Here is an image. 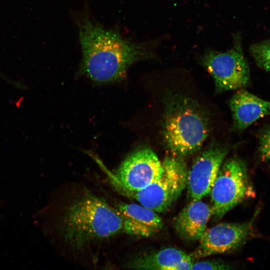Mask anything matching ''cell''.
<instances>
[{
  "label": "cell",
  "instance_id": "7a4b0ae2",
  "mask_svg": "<svg viewBox=\"0 0 270 270\" xmlns=\"http://www.w3.org/2000/svg\"><path fill=\"white\" fill-rule=\"evenodd\" d=\"M58 228L64 242L76 249L123 232L122 220L115 208L90 193L76 198L66 205Z\"/></svg>",
  "mask_w": 270,
  "mask_h": 270
},
{
  "label": "cell",
  "instance_id": "6da1fadb",
  "mask_svg": "<svg viewBox=\"0 0 270 270\" xmlns=\"http://www.w3.org/2000/svg\"><path fill=\"white\" fill-rule=\"evenodd\" d=\"M82 52L80 72L100 83L123 79L134 63L158 58L156 50L168 36L132 42L116 30L107 29L87 16L78 21Z\"/></svg>",
  "mask_w": 270,
  "mask_h": 270
},
{
  "label": "cell",
  "instance_id": "7c38bea8",
  "mask_svg": "<svg viewBox=\"0 0 270 270\" xmlns=\"http://www.w3.org/2000/svg\"><path fill=\"white\" fill-rule=\"evenodd\" d=\"M212 216L210 206L199 200H192L174 218L173 227L184 240H200Z\"/></svg>",
  "mask_w": 270,
  "mask_h": 270
},
{
  "label": "cell",
  "instance_id": "4fadbf2b",
  "mask_svg": "<svg viewBox=\"0 0 270 270\" xmlns=\"http://www.w3.org/2000/svg\"><path fill=\"white\" fill-rule=\"evenodd\" d=\"M194 262L192 255L174 248H166L136 256L126 266L136 270H188Z\"/></svg>",
  "mask_w": 270,
  "mask_h": 270
},
{
  "label": "cell",
  "instance_id": "5bb4252c",
  "mask_svg": "<svg viewBox=\"0 0 270 270\" xmlns=\"http://www.w3.org/2000/svg\"><path fill=\"white\" fill-rule=\"evenodd\" d=\"M250 52L258 66L270 72V40L252 44Z\"/></svg>",
  "mask_w": 270,
  "mask_h": 270
},
{
  "label": "cell",
  "instance_id": "52a82bcc",
  "mask_svg": "<svg viewBox=\"0 0 270 270\" xmlns=\"http://www.w3.org/2000/svg\"><path fill=\"white\" fill-rule=\"evenodd\" d=\"M162 170V162L154 152L149 148H142L122 162L112 175V182L118 191H138L158 179Z\"/></svg>",
  "mask_w": 270,
  "mask_h": 270
},
{
  "label": "cell",
  "instance_id": "5b68a950",
  "mask_svg": "<svg viewBox=\"0 0 270 270\" xmlns=\"http://www.w3.org/2000/svg\"><path fill=\"white\" fill-rule=\"evenodd\" d=\"M233 42L232 47L225 52L207 48L198 58L200 64L213 78L218 92L242 88L250 82L240 38L236 35Z\"/></svg>",
  "mask_w": 270,
  "mask_h": 270
},
{
  "label": "cell",
  "instance_id": "277c9868",
  "mask_svg": "<svg viewBox=\"0 0 270 270\" xmlns=\"http://www.w3.org/2000/svg\"><path fill=\"white\" fill-rule=\"evenodd\" d=\"M162 166L160 176L146 188L120 192L158 213L167 212L186 188L188 170L184 158L174 154L166 156Z\"/></svg>",
  "mask_w": 270,
  "mask_h": 270
},
{
  "label": "cell",
  "instance_id": "8fae6325",
  "mask_svg": "<svg viewBox=\"0 0 270 270\" xmlns=\"http://www.w3.org/2000/svg\"><path fill=\"white\" fill-rule=\"evenodd\" d=\"M233 128L242 131L258 119L270 114V102L242 88L238 89L229 102Z\"/></svg>",
  "mask_w": 270,
  "mask_h": 270
},
{
  "label": "cell",
  "instance_id": "9a60e30c",
  "mask_svg": "<svg viewBox=\"0 0 270 270\" xmlns=\"http://www.w3.org/2000/svg\"><path fill=\"white\" fill-rule=\"evenodd\" d=\"M228 263L220 260H209L194 262L191 270H226L232 269Z\"/></svg>",
  "mask_w": 270,
  "mask_h": 270
},
{
  "label": "cell",
  "instance_id": "8992f818",
  "mask_svg": "<svg viewBox=\"0 0 270 270\" xmlns=\"http://www.w3.org/2000/svg\"><path fill=\"white\" fill-rule=\"evenodd\" d=\"M248 190V176L244 162L236 158L224 161L209 194L214 219L220 220L239 204Z\"/></svg>",
  "mask_w": 270,
  "mask_h": 270
},
{
  "label": "cell",
  "instance_id": "3957f363",
  "mask_svg": "<svg viewBox=\"0 0 270 270\" xmlns=\"http://www.w3.org/2000/svg\"><path fill=\"white\" fill-rule=\"evenodd\" d=\"M164 102L162 132L165 146L182 158L194 154L208 136V114L198 102L182 94L171 93Z\"/></svg>",
  "mask_w": 270,
  "mask_h": 270
},
{
  "label": "cell",
  "instance_id": "2e32d148",
  "mask_svg": "<svg viewBox=\"0 0 270 270\" xmlns=\"http://www.w3.org/2000/svg\"><path fill=\"white\" fill-rule=\"evenodd\" d=\"M258 151L262 160L270 162V128L260 136Z\"/></svg>",
  "mask_w": 270,
  "mask_h": 270
},
{
  "label": "cell",
  "instance_id": "30bf717a",
  "mask_svg": "<svg viewBox=\"0 0 270 270\" xmlns=\"http://www.w3.org/2000/svg\"><path fill=\"white\" fill-rule=\"evenodd\" d=\"M114 207L122 218L123 232L128 235L150 237L163 227L162 220L158 212L141 204L121 202Z\"/></svg>",
  "mask_w": 270,
  "mask_h": 270
},
{
  "label": "cell",
  "instance_id": "ba28073f",
  "mask_svg": "<svg viewBox=\"0 0 270 270\" xmlns=\"http://www.w3.org/2000/svg\"><path fill=\"white\" fill-rule=\"evenodd\" d=\"M228 149L212 143L194 160L188 172L186 188L192 200L209 194Z\"/></svg>",
  "mask_w": 270,
  "mask_h": 270
},
{
  "label": "cell",
  "instance_id": "9c48e42d",
  "mask_svg": "<svg viewBox=\"0 0 270 270\" xmlns=\"http://www.w3.org/2000/svg\"><path fill=\"white\" fill-rule=\"evenodd\" d=\"M252 221L243 224L222 222L206 229L192 256L203 258L236 250L252 234Z\"/></svg>",
  "mask_w": 270,
  "mask_h": 270
}]
</instances>
